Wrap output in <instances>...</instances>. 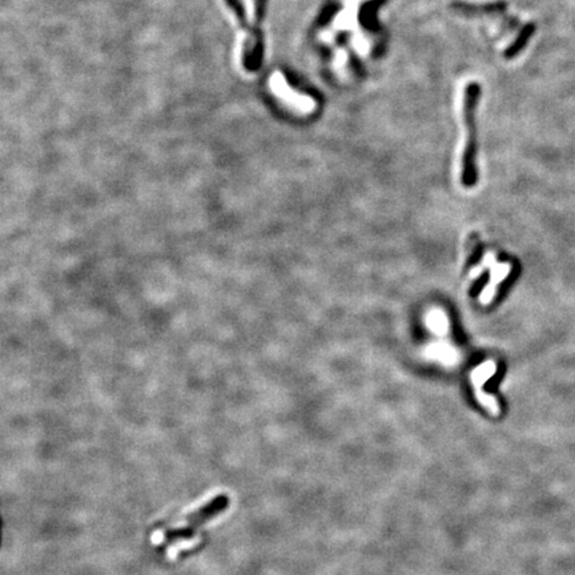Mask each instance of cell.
Instances as JSON below:
<instances>
[{
    "label": "cell",
    "mask_w": 575,
    "mask_h": 575,
    "mask_svg": "<svg viewBox=\"0 0 575 575\" xmlns=\"http://www.w3.org/2000/svg\"><path fill=\"white\" fill-rule=\"evenodd\" d=\"M481 97V85L472 81L466 85L463 92L462 116L466 128V145L462 156V180L465 184H473L476 180V148H477V128L476 110Z\"/></svg>",
    "instance_id": "cell-1"
},
{
    "label": "cell",
    "mask_w": 575,
    "mask_h": 575,
    "mask_svg": "<svg viewBox=\"0 0 575 575\" xmlns=\"http://www.w3.org/2000/svg\"><path fill=\"white\" fill-rule=\"evenodd\" d=\"M453 8H456L458 12L467 16H499L502 17L503 23L508 26L509 30H515L519 27V20L508 15V3L503 0H498L494 3L489 4H466V3H456L453 4Z\"/></svg>",
    "instance_id": "cell-4"
},
{
    "label": "cell",
    "mask_w": 575,
    "mask_h": 575,
    "mask_svg": "<svg viewBox=\"0 0 575 575\" xmlns=\"http://www.w3.org/2000/svg\"><path fill=\"white\" fill-rule=\"evenodd\" d=\"M196 542H199V540H194V541H181V542L175 543L174 546H169V547H168V558L175 559L176 556H177V553H178L180 550L190 549V547H192L193 544H196Z\"/></svg>",
    "instance_id": "cell-7"
},
{
    "label": "cell",
    "mask_w": 575,
    "mask_h": 575,
    "mask_svg": "<svg viewBox=\"0 0 575 575\" xmlns=\"http://www.w3.org/2000/svg\"><path fill=\"white\" fill-rule=\"evenodd\" d=\"M228 505V498L225 495H219L215 499H212L209 503H207L204 508H201L200 510L196 511L191 514L185 521L184 525L180 528L172 530L169 533H164L165 538L169 540H175V538H180V537H185V535H192L193 531L199 526H201L209 518L215 517L217 512L224 510Z\"/></svg>",
    "instance_id": "cell-3"
},
{
    "label": "cell",
    "mask_w": 575,
    "mask_h": 575,
    "mask_svg": "<svg viewBox=\"0 0 575 575\" xmlns=\"http://www.w3.org/2000/svg\"><path fill=\"white\" fill-rule=\"evenodd\" d=\"M268 0H255V27L260 30V26L265 17Z\"/></svg>",
    "instance_id": "cell-6"
},
{
    "label": "cell",
    "mask_w": 575,
    "mask_h": 575,
    "mask_svg": "<svg viewBox=\"0 0 575 575\" xmlns=\"http://www.w3.org/2000/svg\"><path fill=\"white\" fill-rule=\"evenodd\" d=\"M535 30H537V26L533 22H530V23H526L525 26H522L521 31L518 32V36L515 38V40L511 43L509 47L505 49L503 56L506 59H514L515 56H518L521 53V51L526 47L528 40L531 39V36L534 35Z\"/></svg>",
    "instance_id": "cell-5"
},
{
    "label": "cell",
    "mask_w": 575,
    "mask_h": 575,
    "mask_svg": "<svg viewBox=\"0 0 575 575\" xmlns=\"http://www.w3.org/2000/svg\"><path fill=\"white\" fill-rule=\"evenodd\" d=\"M226 8L236 17L240 28L245 33V42L242 48V67L248 72H255L262 62L264 40L261 30L251 27L247 19V12L241 0H223Z\"/></svg>",
    "instance_id": "cell-2"
}]
</instances>
